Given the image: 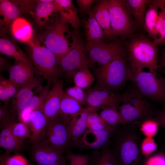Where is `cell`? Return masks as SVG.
<instances>
[{"instance_id": "obj_1", "label": "cell", "mask_w": 165, "mask_h": 165, "mask_svg": "<svg viewBox=\"0 0 165 165\" xmlns=\"http://www.w3.org/2000/svg\"><path fill=\"white\" fill-rule=\"evenodd\" d=\"M112 152L120 165H141L142 134L132 123L116 126L111 138Z\"/></svg>"}, {"instance_id": "obj_2", "label": "cell", "mask_w": 165, "mask_h": 165, "mask_svg": "<svg viewBox=\"0 0 165 165\" xmlns=\"http://www.w3.org/2000/svg\"><path fill=\"white\" fill-rule=\"evenodd\" d=\"M121 104L119 112L126 120L132 123L153 118L157 113L151 103L133 83L129 85L121 94Z\"/></svg>"}, {"instance_id": "obj_3", "label": "cell", "mask_w": 165, "mask_h": 165, "mask_svg": "<svg viewBox=\"0 0 165 165\" xmlns=\"http://www.w3.org/2000/svg\"><path fill=\"white\" fill-rule=\"evenodd\" d=\"M158 48L153 41L140 35L132 38L127 46V58L131 70L147 68L156 71L160 67L157 64Z\"/></svg>"}, {"instance_id": "obj_4", "label": "cell", "mask_w": 165, "mask_h": 165, "mask_svg": "<svg viewBox=\"0 0 165 165\" xmlns=\"http://www.w3.org/2000/svg\"><path fill=\"white\" fill-rule=\"evenodd\" d=\"M125 57L117 59L94 69L95 88L116 92L123 89L129 80V67Z\"/></svg>"}, {"instance_id": "obj_5", "label": "cell", "mask_w": 165, "mask_h": 165, "mask_svg": "<svg viewBox=\"0 0 165 165\" xmlns=\"http://www.w3.org/2000/svg\"><path fill=\"white\" fill-rule=\"evenodd\" d=\"M28 43L29 58L39 75L46 80L47 85L52 86L63 74L54 55L44 46L32 41Z\"/></svg>"}, {"instance_id": "obj_6", "label": "cell", "mask_w": 165, "mask_h": 165, "mask_svg": "<svg viewBox=\"0 0 165 165\" xmlns=\"http://www.w3.org/2000/svg\"><path fill=\"white\" fill-rule=\"evenodd\" d=\"M52 18L42 37L44 46L54 54L58 64L71 45L65 35L69 32V27L68 23L59 13Z\"/></svg>"}, {"instance_id": "obj_7", "label": "cell", "mask_w": 165, "mask_h": 165, "mask_svg": "<svg viewBox=\"0 0 165 165\" xmlns=\"http://www.w3.org/2000/svg\"><path fill=\"white\" fill-rule=\"evenodd\" d=\"M108 7L113 39L134 37L137 24L127 9L124 0H108Z\"/></svg>"}, {"instance_id": "obj_8", "label": "cell", "mask_w": 165, "mask_h": 165, "mask_svg": "<svg viewBox=\"0 0 165 165\" xmlns=\"http://www.w3.org/2000/svg\"><path fill=\"white\" fill-rule=\"evenodd\" d=\"M129 80L147 98L156 101L165 99V80L156 71L146 72L129 68Z\"/></svg>"}, {"instance_id": "obj_9", "label": "cell", "mask_w": 165, "mask_h": 165, "mask_svg": "<svg viewBox=\"0 0 165 165\" xmlns=\"http://www.w3.org/2000/svg\"><path fill=\"white\" fill-rule=\"evenodd\" d=\"M72 42L67 53L58 65L66 78H73L74 73L83 67L88 66L85 51L86 43L79 30L70 32Z\"/></svg>"}, {"instance_id": "obj_10", "label": "cell", "mask_w": 165, "mask_h": 165, "mask_svg": "<svg viewBox=\"0 0 165 165\" xmlns=\"http://www.w3.org/2000/svg\"><path fill=\"white\" fill-rule=\"evenodd\" d=\"M89 67L97 63L105 65L115 60L126 57V50L122 43L116 40L103 42L90 49L86 53Z\"/></svg>"}, {"instance_id": "obj_11", "label": "cell", "mask_w": 165, "mask_h": 165, "mask_svg": "<svg viewBox=\"0 0 165 165\" xmlns=\"http://www.w3.org/2000/svg\"><path fill=\"white\" fill-rule=\"evenodd\" d=\"M68 123L60 115L49 120L43 139L60 149L63 153L69 152L72 147L68 130Z\"/></svg>"}, {"instance_id": "obj_12", "label": "cell", "mask_w": 165, "mask_h": 165, "mask_svg": "<svg viewBox=\"0 0 165 165\" xmlns=\"http://www.w3.org/2000/svg\"><path fill=\"white\" fill-rule=\"evenodd\" d=\"M85 92L86 107L96 108L99 110L107 108L118 110L121 103V94L100 90L95 87L87 88Z\"/></svg>"}, {"instance_id": "obj_13", "label": "cell", "mask_w": 165, "mask_h": 165, "mask_svg": "<svg viewBox=\"0 0 165 165\" xmlns=\"http://www.w3.org/2000/svg\"><path fill=\"white\" fill-rule=\"evenodd\" d=\"M31 153L38 165H49L66 160L60 149L44 139L32 145Z\"/></svg>"}, {"instance_id": "obj_14", "label": "cell", "mask_w": 165, "mask_h": 165, "mask_svg": "<svg viewBox=\"0 0 165 165\" xmlns=\"http://www.w3.org/2000/svg\"><path fill=\"white\" fill-rule=\"evenodd\" d=\"M116 126L110 125L107 128L100 130L87 129L76 147L93 150L101 148L110 139Z\"/></svg>"}, {"instance_id": "obj_15", "label": "cell", "mask_w": 165, "mask_h": 165, "mask_svg": "<svg viewBox=\"0 0 165 165\" xmlns=\"http://www.w3.org/2000/svg\"><path fill=\"white\" fill-rule=\"evenodd\" d=\"M65 94L61 79L53 84L47 93L42 110L49 121L59 115L61 101Z\"/></svg>"}, {"instance_id": "obj_16", "label": "cell", "mask_w": 165, "mask_h": 165, "mask_svg": "<svg viewBox=\"0 0 165 165\" xmlns=\"http://www.w3.org/2000/svg\"><path fill=\"white\" fill-rule=\"evenodd\" d=\"M41 82L40 78L36 77L32 81L20 87L10 102L12 113L17 116L27 107L35 93L33 90L43 86Z\"/></svg>"}, {"instance_id": "obj_17", "label": "cell", "mask_w": 165, "mask_h": 165, "mask_svg": "<svg viewBox=\"0 0 165 165\" xmlns=\"http://www.w3.org/2000/svg\"><path fill=\"white\" fill-rule=\"evenodd\" d=\"M98 110H99L96 108L86 107L70 121L68 126L72 147H76L81 136L87 129V120L89 115Z\"/></svg>"}, {"instance_id": "obj_18", "label": "cell", "mask_w": 165, "mask_h": 165, "mask_svg": "<svg viewBox=\"0 0 165 165\" xmlns=\"http://www.w3.org/2000/svg\"><path fill=\"white\" fill-rule=\"evenodd\" d=\"M16 117L11 115L0 122V146L5 152L10 154L18 152L23 148L24 142L16 138L13 134L10 128L11 123L15 120Z\"/></svg>"}, {"instance_id": "obj_19", "label": "cell", "mask_w": 165, "mask_h": 165, "mask_svg": "<svg viewBox=\"0 0 165 165\" xmlns=\"http://www.w3.org/2000/svg\"><path fill=\"white\" fill-rule=\"evenodd\" d=\"M48 121L42 109H36L31 112L27 124L31 134L29 141L32 145L43 139Z\"/></svg>"}, {"instance_id": "obj_20", "label": "cell", "mask_w": 165, "mask_h": 165, "mask_svg": "<svg viewBox=\"0 0 165 165\" xmlns=\"http://www.w3.org/2000/svg\"><path fill=\"white\" fill-rule=\"evenodd\" d=\"M8 71L9 80L19 87L31 82L36 78L33 68L27 64L20 61H15Z\"/></svg>"}, {"instance_id": "obj_21", "label": "cell", "mask_w": 165, "mask_h": 165, "mask_svg": "<svg viewBox=\"0 0 165 165\" xmlns=\"http://www.w3.org/2000/svg\"><path fill=\"white\" fill-rule=\"evenodd\" d=\"M108 0H97L92 7L91 13L101 28L105 39L113 38L108 7Z\"/></svg>"}, {"instance_id": "obj_22", "label": "cell", "mask_w": 165, "mask_h": 165, "mask_svg": "<svg viewBox=\"0 0 165 165\" xmlns=\"http://www.w3.org/2000/svg\"><path fill=\"white\" fill-rule=\"evenodd\" d=\"M86 37V53L91 47L105 39L103 32L91 13L86 20H81Z\"/></svg>"}, {"instance_id": "obj_23", "label": "cell", "mask_w": 165, "mask_h": 165, "mask_svg": "<svg viewBox=\"0 0 165 165\" xmlns=\"http://www.w3.org/2000/svg\"><path fill=\"white\" fill-rule=\"evenodd\" d=\"M55 13L60 15L70 24L75 30H78L82 25L78 10L71 0H55L53 2Z\"/></svg>"}, {"instance_id": "obj_24", "label": "cell", "mask_w": 165, "mask_h": 165, "mask_svg": "<svg viewBox=\"0 0 165 165\" xmlns=\"http://www.w3.org/2000/svg\"><path fill=\"white\" fill-rule=\"evenodd\" d=\"M0 51L1 53L15 61L23 62L28 64L33 68L36 74L39 75L30 58L11 39L4 36L1 37Z\"/></svg>"}, {"instance_id": "obj_25", "label": "cell", "mask_w": 165, "mask_h": 165, "mask_svg": "<svg viewBox=\"0 0 165 165\" xmlns=\"http://www.w3.org/2000/svg\"><path fill=\"white\" fill-rule=\"evenodd\" d=\"M89 155L88 165H120L112 152L110 139L100 150H94Z\"/></svg>"}, {"instance_id": "obj_26", "label": "cell", "mask_w": 165, "mask_h": 165, "mask_svg": "<svg viewBox=\"0 0 165 165\" xmlns=\"http://www.w3.org/2000/svg\"><path fill=\"white\" fill-rule=\"evenodd\" d=\"M50 87L46 84L39 91L38 94H34L27 107L17 116L19 121L27 124L31 112L36 109H42L45 99Z\"/></svg>"}, {"instance_id": "obj_27", "label": "cell", "mask_w": 165, "mask_h": 165, "mask_svg": "<svg viewBox=\"0 0 165 165\" xmlns=\"http://www.w3.org/2000/svg\"><path fill=\"white\" fill-rule=\"evenodd\" d=\"M19 6L18 1H0V14L3 18L2 22L9 29L22 11Z\"/></svg>"}, {"instance_id": "obj_28", "label": "cell", "mask_w": 165, "mask_h": 165, "mask_svg": "<svg viewBox=\"0 0 165 165\" xmlns=\"http://www.w3.org/2000/svg\"><path fill=\"white\" fill-rule=\"evenodd\" d=\"M10 30L17 40L28 43L31 42L33 31L31 24L25 19L18 17L13 22Z\"/></svg>"}, {"instance_id": "obj_29", "label": "cell", "mask_w": 165, "mask_h": 165, "mask_svg": "<svg viewBox=\"0 0 165 165\" xmlns=\"http://www.w3.org/2000/svg\"><path fill=\"white\" fill-rule=\"evenodd\" d=\"M152 0H125L126 6L137 25L144 27L146 8Z\"/></svg>"}, {"instance_id": "obj_30", "label": "cell", "mask_w": 165, "mask_h": 165, "mask_svg": "<svg viewBox=\"0 0 165 165\" xmlns=\"http://www.w3.org/2000/svg\"><path fill=\"white\" fill-rule=\"evenodd\" d=\"M82 106L65 93L61 101L59 115L69 123L73 117L83 110Z\"/></svg>"}, {"instance_id": "obj_31", "label": "cell", "mask_w": 165, "mask_h": 165, "mask_svg": "<svg viewBox=\"0 0 165 165\" xmlns=\"http://www.w3.org/2000/svg\"><path fill=\"white\" fill-rule=\"evenodd\" d=\"M53 1L36 3L33 15L36 22L40 26H44L50 16L55 13Z\"/></svg>"}, {"instance_id": "obj_32", "label": "cell", "mask_w": 165, "mask_h": 165, "mask_svg": "<svg viewBox=\"0 0 165 165\" xmlns=\"http://www.w3.org/2000/svg\"><path fill=\"white\" fill-rule=\"evenodd\" d=\"M158 9L154 0H152L149 5L145 17L144 27L149 37L153 39L159 14Z\"/></svg>"}, {"instance_id": "obj_33", "label": "cell", "mask_w": 165, "mask_h": 165, "mask_svg": "<svg viewBox=\"0 0 165 165\" xmlns=\"http://www.w3.org/2000/svg\"><path fill=\"white\" fill-rule=\"evenodd\" d=\"M72 79L75 86L85 89L89 88L95 79L94 74L89 69L88 66H86L76 72Z\"/></svg>"}, {"instance_id": "obj_34", "label": "cell", "mask_w": 165, "mask_h": 165, "mask_svg": "<svg viewBox=\"0 0 165 165\" xmlns=\"http://www.w3.org/2000/svg\"><path fill=\"white\" fill-rule=\"evenodd\" d=\"M99 115L102 119L109 125L117 126L132 124L126 120L119 111L115 109L107 108L103 109Z\"/></svg>"}, {"instance_id": "obj_35", "label": "cell", "mask_w": 165, "mask_h": 165, "mask_svg": "<svg viewBox=\"0 0 165 165\" xmlns=\"http://www.w3.org/2000/svg\"><path fill=\"white\" fill-rule=\"evenodd\" d=\"M10 128L14 136L19 140L24 142V139L30 138L31 133L27 124L14 120L11 123Z\"/></svg>"}, {"instance_id": "obj_36", "label": "cell", "mask_w": 165, "mask_h": 165, "mask_svg": "<svg viewBox=\"0 0 165 165\" xmlns=\"http://www.w3.org/2000/svg\"><path fill=\"white\" fill-rule=\"evenodd\" d=\"M153 39L157 45L165 43V14L161 11L159 12Z\"/></svg>"}, {"instance_id": "obj_37", "label": "cell", "mask_w": 165, "mask_h": 165, "mask_svg": "<svg viewBox=\"0 0 165 165\" xmlns=\"http://www.w3.org/2000/svg\"><path fill=\"white\" fill-rule=\"evenodd\" d=\"M159 124L153 118L141 122L139 130L146 137L153 138L156 135Z\"/></svg>"}, {"instance_id": "obj_38", "label": "cell", "mask_w": 165, "mask_h": 165, "mask_svg": "<svg viewBox=\"0 0 165 165\" xmlns=\"http://www.w3.org/2000/svg\"><path fill=\"white\" fill-rule=\"evenodd\" d=\"M110 125L106 123L97 112H94L88 116L87 120V128L94 130H100L107 128Z\"/></svg>"}, {"instance_id": "obj_39", "label": "cell", "mask_w": 165, "mask_h": 165, "mask_svg": "<svg viewBox=\"0 0 165 165\" xmlns=\"http://www.w3.org/2000/svg\"><path fill=\"white\" fill-rule=\"evenodd\" d=\"M65 92L67 95L78 101L82 106L86 107V94L83 89L74 85L67 88Z\"/></svg>"}, {"instance_id": "obj_40", "label": "cell", "mask_w": 165, "mask_h": 165, "mask_svg": "<svg viewBox=\"0 0 165 165\" xmlns=\"http://www.w3.org/2000/svg\"><path fill=\"white\" fill-rule=\"evenodd\" d=\"M157 146L153 138L145 137L143 139L141 145V153L145 158L156 151Z\"/></svg>"}, {"instance_id": "obj_41", "label": "cell", "mask_w": 165, "mask_h": 165, "mask_svg": "<svg viewBox=\"0 0 165 165\" xmlns=\"http://www.w3.org/2000/svg\"><path fill=\"white\" fill-rule=\"evenodd\" d=\"M67 154L66 159L70 165H88L89 155L75 154L70 151Z\"/></svg>"}, {"instance_id": "obj_42", "label": "cell", "mask_w": 165, "mask_h": 165, "mask_svg": "<svg viewBox=\"0 0 165 165\" xmlns=\"http://www.w3.org/2000/svg\"><path fill=\"white\" fill-rule=\"evenodd\" d=\"M142 165H165V153L158 152L145 158Z\"/></svg>"}, {"instance_id": "obj_43", "label": "cell", "mask_w": 165, "mask_h": 165, "mask_svg": "<svg viewBox=\"0 0 165 165\" xmlns=\"http://www.w3.org/2000/svg\"><path fill=\"white\" fill-rule=\"evenodd\" d=\"M97 1L96 0H76L79 12L82 16L90 14L93 6Z\"/></svg>"}, {"instance_id": "obj_44", "label": "cell", "mask_w": 165, "mask_h": 165, "mask_svg": "<svg viewBox=\"0 0 165 165\" xmlns=\"http://www.w3.org/2000/svg\"><path fill=\"white\" fill-rule=\"evenodd\" d=\"M0 84L5 88L10 99L15 95L20 87L14 84L9 79L5 78L1 75L0 76Z\"/></svg>"}, {"instance_id": "obj_45", "label": "cell", "mask_w": 165, "mask_h": 165, "mask_svg": "<svg viewBox=\"0 0 165 165\" xmlns=\"http://www.w3.org/2000/svg\"><path fill=\"white\" fill-rule=\"evenodd\" d=\"M6 165H29L26 159L22 156L16 154L10 156Z\"/></svg>"}, {"instance_id": "obj_46", "label": "cell", "mask_w": 165, "mask_h": 165, "mask_svg": "<svg viewBox=\"0 0 165 165\" xmlns=\"http://www.w3.org/2000/svg\"><path fill=\"white\" fill-rule=\"evenodd\" d=\"M10 105H4L0 107V122L8 117L12 114Z\"/></svg>"}, {"instance_id": "obj_47", "label": "cell", "mask_w": 165, "mask_h": 165, "mask_svg": "<svg viewBox=\"0 0 165 165\" xmlns=\"http://www.w3.org/2000/svg\"><path fill=\"white\" fill-rule=\"evenodd\" d=\"M10 98L9 94L4 87L0 84V99L4 105H10Z\"/></svg>"}, {"instance_id": "obj_48", "label": "cell", "mask_w": 165, "mask_h": 165, "mask_svg": "<svg viewBox=\"0 0 165 165\" xmlns=\"http://www.w3.org/2000/svg\"><path fill=\"white\" fill-rule=\"evenodd\" d=\"M153 119L160 125L165 128V110L157 112Z\"/></svg>"}, {"instance_id": "obj_49", "label": "cell", "mask_w": 165, "mask_h": 165, "mask_svg": "<svg viewBox=\"0 0 165 165\" xmlns=\"http://www.w3.org/2000/svg\"><path fill=\"white\" fill-rule=\"evenodd\" d=\"M11 65H9L6 59L0 57V71L5 70H8Z\"/></svg>"}, {"instance_id": "obj_50", "label": "cell", "mask_w": 165, "mask_h": 165, "mask_svg": "<svg viewBox=\"0 0 165 165\" xmlns=\"http://www.w3.org/2000/svg\"><path fill=\"white\" fill-rule=\"evenodd\" d=\"M154 1L159 9L165 14V0H155Z\"/></svg>"}, {"instance_id": "obj_51", "label": "cell", "mask_w": 165, "mask_h": 165, "mask_svg": "<svg viewBox=\"0 0 165 165\" xmlns=\"http://www.w3.org/2000/svg\"><path fill=\"white\" fill-rule=\"evenodd\" d=\"M10 154L5 152L0 156V165H6L7 161L10 157Z\"/></svg>"}, {"instance_id": "obj_52", "label": "cell", "mask_w": 165, "mask_h": 165, "mask_svg": "<svg viewBox=\"0 0 165 165\" xmlns=\"http://www.w3.org/2000/svg\"><path fill=\"white\" fill-rule=\"evenodd\" d=\"M160 64L161 66L165 68V52H163L162 55Z\"/></svg>"}, {"instance_id": "obj_53", "label": "cell", "mask_w": 165, "mask_h": 165, "mask_svg": "<svg viewBox=\"0 0 165 165\" xmlns=\"http://www.w3.org/2000/svg\"><path fill=\"white\" fill-rule=\"evenodd\" d=\"M49 165H67L66 160L50 164Z\"/></svg>"}, {"instance_id": "obj_54", "label": "cell", "mask_w": 165, "mask_h": 165, "mask_svg": "<svg viewBox=\"0 0 165 165\" xmlns=\"http://www.w3.org/2000/svg\"></svg>"}]
</instances>
